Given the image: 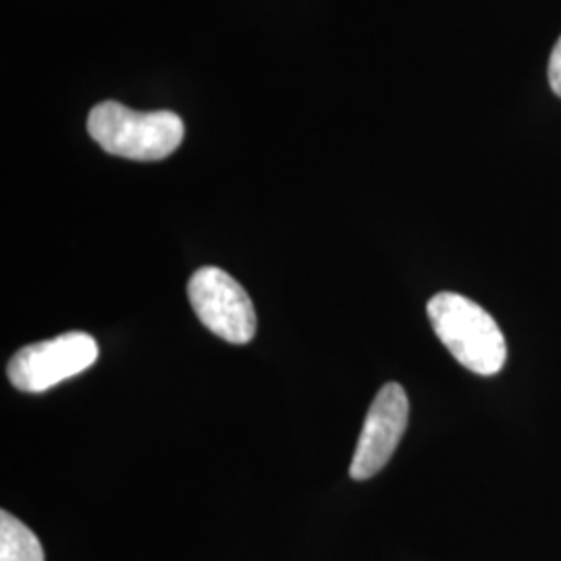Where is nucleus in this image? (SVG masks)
Returning <instances> with one entry per match:
<instances>
[{
  "instance_id": "423d86ee",
  "label": "nucleus",
  "mask_w": 561,
  "mask_h": 561,
  "mask_svg": "<svg viewBox=\"0 0 561 561\" xmlns=\"http://www.w3.org/2000/svg\"><path fill=\"white\" fill-rule=\"evenodd\" d=\"M0 561H44V549L32 528L4 510L0 512Z\"/></svg>"
},
{
  "instance_id": "20e7f679",
  "label": "nucleus",
  "mask_w": 561,
  "mask_h": 561,
  "mask_svg": "<svg viewBox=\"0 0 561 561\" xmlns=\"http://www.w3.org/2000/svg\"><path fill=\"white\" fill-rule=\"evenodd\" d=\"M187 296L202 324L229 343H248L256 335V310L248 291L229 273L202 266L187 283Z\"/></svg>"
},
{
  "instance_id": "39448f33",
  "label": "nucleus",
  "mask_w": 561,
  "mask_h": 561,
  "mask_svg": "<svg viewBox=\"0 0 561 561\" xmlns=\"http://www.w3.org/2000/svg\"><path fill=\"white\" fill-rule=\"evenodd\" d=\"M410 401L400 382H387L370 403L360 439L350 466L354 481H366L379 474L396 454L408 426Z\"/></svg>"
},
{
  "instance_id": "f257e3e1",
  "label": "nucleus",
  "mask_w": 561,
  "mask_h": 561,
  "mask_svg": "<svg viewBox=\"0 0 561 561\" xmlns=\"http://www.w3.org/2000/svg\"><path fill=\"white\" fill-rule=\"evenodd\" d=\"M426 314L439 341L463 368L481 377H493L502 370L507 358L505 337L481 304L443 291L431 298Z\"/></svg>"
},
{
  "instance_id": "f03ea898",
  "label": "nucleus",
  "mask_w": 561,
  "mask_h": 561,
  "mask_svg": "<svg viewBox=\"0 0 561 561\" xmlns=\"http://www.w3.org/2000/svg\"><path fill=\"white\" fill-rule=\"evenodd\" d=\"M88 134L113 157L152 162L171 157L180 148L185 127L175 113H138L108 101L90 111Z\"/></svg>"
},
{
  "instance_id": "7ed1b4c3",
  "label": "nucleus",
  "mask_w": 561,
  "mask_h": 561,
  "mask_svg": "<svg viewBox=\"0 0 561 561\" xmlns=\"http://www.w3.org/2000/svg\"><path fill=\"white\" fill-rule=\"evenodd\" d=\"M99 360V343L81 331L21 347L9 362L7 375L15 389L42 393L67 381Z\"/></svg>"
},
{
  "instance_id": "0eeeda50",
  "label": "nucleus",
  "mask_w": 561,
  "mask_h": 561,
  "mask_svg": "<svg viewBox=\"0 0 561 561\" xmlns=\"http://www.w3.org/2000/svg\"><path fill=\"white\" fill-rule=\"evenodd\" d=\"M547 76H549V85H551L553 94L561 99V36L560 41L556 42V48H553V53L549 57Z\"/></svg>"
}]
</instances>
